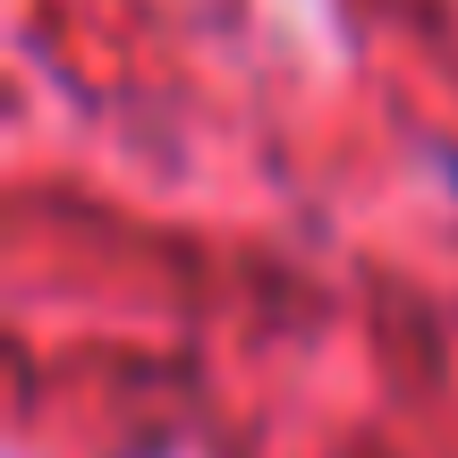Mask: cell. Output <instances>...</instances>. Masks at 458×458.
<instances>
[{
  "label": "cell",
  "instance_id": "obj_1",
  "mask_svg": "<svg viewBox=\"0 0 458 458\" xmlns=\"http://www.w3.org/2000/svg\"><path fill=\"white\" fill-rule=\"evenodd\" d=\"M450 179H458V162H450Z\"/></svg>",
  "mask_w": 458,
  "mask_h": 458
}]
</instances>
